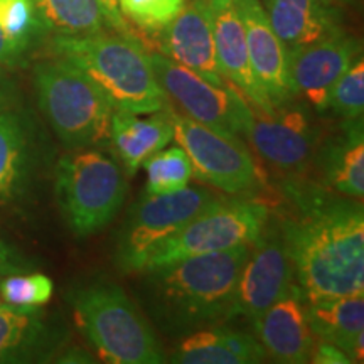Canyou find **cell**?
<instances>
[{
	"label": "cell",
	"instance_id": "6da1fadb",
	"mask_svg": "<svg viewBox=\"0 0 364 364\" xmlns=\"http://www.w3.org/2000/svg\"><path fill=\"white\" fill-rule=\"evenodd\" d=\"M287 252L309 304L364 294V213L336 203L285 223Z\"/></svg>",
	"mask_w": 364,
	"mask_h": 364
},
{
	"label": "cell",
	"instance_id": "7a4b0ae2",
	"mask_svg": "<svg viewBox=\"0 0 364 364\" xmlns=\"http://www.w3.org/2000/svg\"><path fill=\"white\" fill-rule=\"evenodd\" d=\"M250 245L193 255L169 265L144 270L159 321L171 331L193 332L233 317L236 287Z\"/></svg>",
	"mask_w": 364,
	"mask_h": 364
},
{
	"label": "cell",
	"instance_id": "3957f363",
	"mask_svg": "<svg viewBox=\"0 0 364 364\" xmlns=\"http://www.w3.org/2000/svg\"><path fill=\"white\" fill-rule=\"evenodd\" d=\"M59 59L71 63L112 98L117 110L154 113L166 107L147 54L132 36H110L102 31L86 36H63L53 39Z\"/></svg>",
	"mask_w": 364,
	"mask_h": 364
},
{
	"label": "cell",
	"instance_id": "277c9868",
	"mask_svg": "<svg viewBox=\"0 0 364 364\" xmlns=\"http://www.w3.org/2000/svg\"><path fill=\"white\" fill-rule=\"evenodd\" d=\"M38 105L68 150L100 149L110 144L115 105L83 71L65 59L34 68Z\"/></svg>",
	"mask_w": 364,
	"mask_h": 364
},
{
	"label": "cell",
	"instance_id": "5b68a950",
	"mask_svg": "<svg viewBox=\"0 0 364 364\" xmlns=\"http://www.w3.org/2000/svg\"><path fill=\"white\" fill-rule=\"evenodd\" d=\"M71 304L80 329L105 361L115 364H161V343L120 285L98 279L75 289Z\"/></svg>",
	"mask_w": 364,
	"mask_h": 364
},
{
	"label": "cell",
	"instance_id": "8992f818",
	"mask_svg": "<svg viewBox=\"0 0 364 364\" xmlns=\"http://www.w3.org/2000/svg\"><path fill=\"white\" fill-rule=\"evenodd\" d=\"M56 201L71 233H98L125 201L127 181L120 166L100 149L71 150L56 167Z\"/></svg>",
	"mask_w": 364,
	"mask_h": 364
},
{
	"label": "cell",
	"instance_id": "52a82bcc",
	"mask_svg": "<svg viewBox=\"0 0 364 364\" xmlns=\"http://www.w3.org/2000/svg\"><path fill=\"white\" fill-rule=\"evenodd\" d=\"M221 199L201 188H184L171 194H147L132 206L118 236V267L125 272H142L161 245Z\"/></svg>",
	"mask_w": 364,
	"mask_h": 364
},
{
	"label": "cell",
	"instance_id": "ba28073f",
	"mask_svg": "<svg viewBox=\"0 0 364 364\" xmlns=\"http://www.w3.org/2000/svg\"><path fill=\"white\" fill-rule=\"evenodd\" d=\"M267 223L268 209L263 203L253 199H221L161 245L144 270L169 265L193 255L225 252L240 245H250L258 238Z\"/></svg>",
	"mask_w": 364,
	"mask_h": 364
},
{
	"label": "cell",
	"instance_id": "9c48e42d",
	"mask_svg": "<svg viewBox=\"0 0 364 364\" xmlns=\"http://www.w3.org/2000/svg\"><path fill=\"white\" fill-rule=\"evenodd\" d=\"M174 140L188 154L194 174L228 194L258 188V167L240 136L225 135L184 117L169 105Z\"/></svg>",
	"mask_w": 364,
	"mask_h": 364
},
{
	"label": "cell",
	"instance_id": "30bf717a",
	"mask_svg": "<svg viewBox=\"0 0 364 364\" xmlns=\"http://www.w3.org/2000/svg\"><path fill=\"white\" fill-rule=\"evenodd\" d=\"M150 68L166 98L184 117L225 135H241L248 102L235 88L216 86L164 54H147Z\"/></svg>",
	"mask_w": 364,
	"mask_h": 364
},
{
	"label": "cell",
	"instance_id": "8fae6325",
	"mask_svg": "<svg viewBox=\"0 0 364 364\" xmlns=\"http://www.w3.org/2000/svg\"><path fill=\"white\" fill-rule=\"evenodd\" d=\"M294 268L280 230L263 228L258 238L250 245V253L241 270L233 317L245 316L255 321L294 289Z\"/></svg>",
	"mask_w": 364,
	"mask_h": 364
},
{
	"label": "cell",
	"instance_id": "7c38bea8",
	"mask_svg": "<svg viewBox=\"0 0 364 364\" xmlns=\"http://www.w3.org/2000/svg\"><path fill=\"white\" fill-rule=\"evenodd\" d=\"M287 103L272 112H262L248 103L241 135L247 136L263 161L277 169L292 171L311 159L317 134L307 113L299 107H287Z\"/></svg>",
	"mask_w": 364,
	"mask_h": 364
},
{
	"label": "cell",
	"instance_id": "4fadbf2b",
	"mask_svg": "<svg viewBox=\"0 0 364 364\" xmlns=\"http://www.w3.org/2000/svg\"><path fill=\"white\" fill-rule=\"evenodd\" d=\"M358 41L343 31L318 43L289 49V73L295 97L302 95L318 112L327 110L332 85L358 59Z\"/></svg>",
	"mask_w": 364,
	"mask_h": 364
},
{
	"label": "cell",
	"instance_id": "5bb4252c",
	"mask_svg": "<svg viewBox=\"0 0 364 364\" xmlns=\"http://www.w3.org/2000/svg\"><path fill=\"white\" fill-rule=\"evenodd\" d=\"M243 21L253 75L268 102L280 107L295 97L289 73V49L268 21L260 0H235Z\"/></svg>",
	"mask_w": 364,
	"mask_h": 364
},
{
	"label": "cell",
	"instance_id": "9a60e30c",
	"mask_svg": "<svg viewBox=\"0 0 364 364\" xmlns=\"http://www.w3.org/2000/svg\"><path fill=\"white\" fill-rule=\"evenodd\" d=\"M162 31L164 56L189 68L216 86H225L218 66L213 19L206 2L191 0Z\"/></svg>",
	"mask_w": 364,
	"mask_h": 364
},
{
	"label": "cell",
	"instance_id": "2e32d148",
	"mask_svg": "<svg viewBox=\"0 0 364 364\" xmlns=\"http://www.w3.org/2000/svg\"><path fill=\"white\" fill-rule=\"evenodd\" d=\"M208 6L211 11L218 66L223 78L231 81L233 88H238L243 98L255 108L272 112L275 107L268 102L250 65L243 21L235 0H208Z\"/></svg>",
	"mask_w": 364,
	"mask_h": 364
},
{
	"label": "cell",
	"instance_id": "e0dca14e",
	"mask_svg": "<svg viewBox=\"0 0 364 364\" xmlns=\"http://www.w3.org/2000/svg\"><path fill=\"white\" fill-rule=\"evenodd\" d=\"M38 136L29 113L21 107L0 110V208L21 201L34 181Z\"/></svg>",
	"mask_w": 364,
	"mask_h": 364
},
{
	"label": "cell",
	"instance_id": "ac0fdd59",
	"mask_svg": "<svg viewBox=\"0 0 364 364\" xmlns=\"http://www.w3.org/2000/svg\"><path fill=\"white\" fill-rule=\"evenodd\" d=\"M267 358L284 364L309 363L316 343L300 290L292 289L253 321Z\"/></svg>",
	"mask_w": 364,
	"mask_h": 364
},
{
	"label": "cell",
	"instance_id": "d6986e66",
	"mask_svg": "<svg viewBox=\"0 0 364 364\" xmlns=\"http://www.w3.org/2000/svg\"><path fill=\"white\" fill-rule=\"evenodd\" d=\"M61 341L63 331L38 309L0 306V364L46 361L58 351Z\"/></svg>",
	"mask_w": 364,
	"mask_h": 364
},
{
	"label": "cell",
	"instance_id": "ffe728a7",
	"mask_svg": "<svg viewBox=\"0 0 364 364\" xmlns=\"http://www.w3.org/2000/svg\"><path fill=\"white\" fill-rule=\"evenodd\" d=\"M174 140L169 105L162 110L139 117V113L115 110L112 117L110 142L124 164L127 174L134 176L150 156Z\"/></svg>",
	"mask_w": 364,
	"mask_h": 364
},
{
	"label": "cell",
	"instance_id": "44dd1931",
	"mask_svg": "<svg viewBox=\"0 0 364 364\" xmlns=\"http://www.w3.org/2000/svg\"><path fill=\"white\" fill-rule=\"evenodd\" d=\"M268 21L287 49L300 48L341 33L338 7L322 0H265Z\"/></svg>",
	"mask_w": 364,
	"mask_h": 364
},
{
	"label": "cell",
	"instance_id": "7402d4cb",
	"mask_svg": "<svg viewBox=\"0 0 364 364\" xmlns=\"http://www.w3.org/2000/svg\"><path fill=\"white\" fill-rule=\"evenodd\" d=\"M260 341L236 331H196L181 341L172 363L179 364H255L265 361Z\"/></svg>",
	"mask_w": 364,
	"mask_h": 364
},
{
	"label": "cell",
	"instance_id": "603a6c76",
	"mask_svg": "<svg viewBox=\"0 0 364 364\" xmlns=\"http://www.w3.org/2000/svg\"><path fill=\"white\" fill-rule=\"evenodd\" d=\"M363 295L356 294L309 304L306 307L307 321L316 339L338 346L349 356L353 343L364 332Z\"/></svg>",
	"mask_w": 364,
	"mask_h": 364
},
{
	"label": "cell",
	"instance_id": "cb8c5ba5",
	"mask_svg": "<svg viewBox=\"0 0 364 364\" xmlns=\"http://www.w3.org/2000/svg\"><path fill=\"white\" fill-rule=\"evenodd\" d=\"M46 29L63 36L100 33L107 24L97 0H34Z\"/></svg>",
	"mask_w": 364,
	"mask_h": 364
},
{
	"label": "cell",
	"instance_id": "d4e9b609",
	"mask_svg": "<svg viewBox=\"0 0 364 364\" xmlns=\"http://www.w3.org/2000/svg\"><path fill=\"white\" fill-rule=\"evenodd\" d=\"M142 166L147 171V194L176 193L188 188L194 176L193 164L181 147L159 150Z\"/></svg>",
	"mask_w": 364,
	"mask_h": 364
},
{
	"label": "cell",
	"instance_id": "484cf974",
	"mask_svg": "<svg viewBox=\"0 0 364 364\" xmlns=\"http://www.w3.org/2000/svg\"><path fill=\"white\" fill-rule=\"evenodd\" d=\"M44 29L34 0H0V31L22 54Z\"/></svg>",
	"mask_w": 364,
	"mask_h": 364
},
{
	"label": "cell",
	"instance_id": "4316f807",
	"mask_svg": "<svg viewBox=\"0 0 364 364\" xmlns=\"http://www.w3.org/2000/svg\"><path fill=\"white\" fill-rule=\"evenodd\" d=\"M331 184L341 194L361 199L364 194V144L361 130L353 135L346 147H339L332 156L329 169Z\"/></svg>",
	"mask_w": 364,
	"mask_h": 364
},
{
	"label": "cell",
	"instance_id": "83f0119b",
	"mask_svg": "<svg viewBox=\"0 0 364 364\" xmlns=\"http://www.w3.org/2000/svg\"><path fill=\"white\" fill-rule=\"evenodd\" d=\"M53 280L44 273L9 275L0 280V297L6 306L19 311H34L53 297Z\"/></svg>",
	"mask_w": 364,
	"mask_h": 364
},
{
	"label": "cell",
	"instance_id": "f1b7e54d",
	"mask_svg": "<svg viewBox=\"0 0 364 364\" xmlns=\"http://www.w3.org/2000/svg\"><path fill=\"white\" fill-rule=\"evenodd\" d=\"M327 108L344 120H361L364 110V61L356 59L332 85Z\"/></svg>",
	"mask_w": 364,
	"mask_h": 364
},
{
	"label": "cell",
	"instance_id": "f546056e",
	"mask_svg": "<svg viewBox=\"0 0 364 364\" xmlns=\"http://www.w3.org/2000/svg\"><path fill=\"white\" fill-rule=\"evenodd\" d=\"M122 14L145 31H161L174 19L186 0H118Z\"/></svg>",
	"mask_w": 364,
	"mask_h": 364
},
{
	"label": "cell",
	"instance_id": "4dcf8cb0",
	"mask_svg": "<svg viewBox=\"0 0 364 364\" xmlns=\"http://www.w3.org/2000/svg\"><path fill=\"white\" fill-rule=\"evenodd\" d=\"M309 363L349 364V363H351V359H349L348 354H346L341 348H338V346L326 343V341L316 339Z\"/></svg>",
	"mask_w": 364,
	"mask_h": 364
},
{
	"label": "cell",
	"instance_id": "1f68e13d",
	"mask_svg": "<svg viewBox=\"0 0 364 364\" xmlns=\"http://www.w3.org/2000/svg\"><path fill=\"white\" fill-rule=\"evenodd\" d=\"M14 107H21L19 88L7 73V68L0 66V110Z\"/></svg>",
	"mask_w": 364,
	"mask_h": 364
},
{
	"label": "cell",
	"instance_id": "d6a6232c",
	"mask_svg": "<svg viewBox=\"0 0 364 364\" xmlns=\"http://www.w3.org/2000/svg\"><path fill=\"white\" fill-rule=\"evenodd\" d=\"M97 2L100 9H102L107 24L113 27V29L120 31L124 36L127 34L130 36V29L129 26L125 24L124 14L120 11V4H118V0H97Z\"/></svg>",
	"mask_w": 364,
	"mask_h": 364
},
{
	"label": "cell",
	"instance_id": "836d02e7",
	"mask_svg": "<svg viewBox=\"0 0 364 364\" xmlns=\"http://www.w3.org/2000/svg\"><path fill=\"white\" fill-rule=\"evenodd\" d=\"M22 58H24V54H22L19 49H17L11 41L4 36L2 31H0V66L4 68L19 66L22 63Z\"/></svg>",
	"mask_w": 364,
	"mask_h": 364
},
{
	"label": "cell",
	"instance_id": "e575fe53",
	"mask_svg": "<svg viewBox=\"0 0 364 364\" xmlns=\"http://www.w3.org/2000/svg\"><path fill=\"white\" fill-rule=\"evenodd\" d=\"M22 265H19V258H16V255L11 248L0 240V272H11V270H19Z\"/></svg>",
	"mask_w": 364,
	"mask_h": 364
},
{
	"label": "cell",
	"instance_id": "d590c367",
	"mask_svg": "<svg viewBox=\"0 0 364 364\" xmlns=\"http://www.w3.org/2000/svg\"><path fill=\"white\" fill-rule=\"evenodd\" d=\"M322 2L332 7H341V6H346V4H349L351 0H322Z\"/></svg>",
	"mask_w": 364,
	"mask_h": 364
},
{
	"label": "cell",
	"instance_id": "8d00e7d4",
	"mask_svg": "<svg viewBox=\"0 0 364 364\" xmlns=\"http://www.w3.org/2000/svg\"><path fill=\"white\" fill-rule=\"evenodd\" d=\"M198 2H206V0H198Z\"/></svg>",
	"mask_w": 364,
	"mask_h": 364
}]
</instances>
